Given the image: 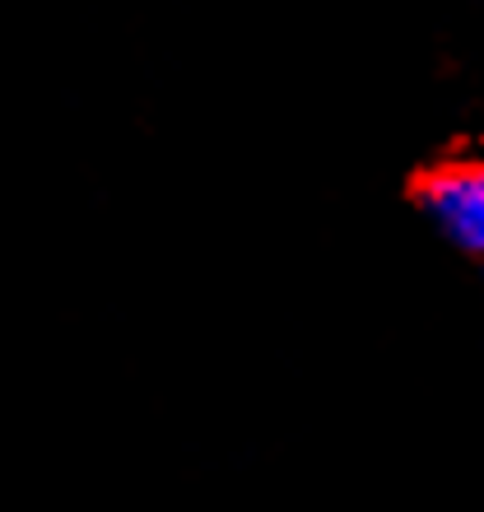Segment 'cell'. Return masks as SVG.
<instances>
[{"label":"cell","mask_w":484,"mask_h":512,"mask_svg":"<svg viewBox=\"0 0 484 512\" xmlns=\"http://www.w3.org/2000/svg\"><path fill=\"white\" fill-rule=\"evenodd\" d=\"M410 196L443 243L484 261V159L457 154L433 163L415 177Z\"/></svg>","instance_id":"1"}]
</instances>
